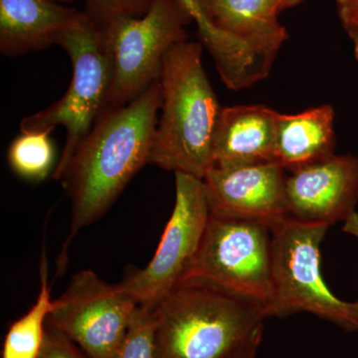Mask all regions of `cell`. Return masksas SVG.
Masks as SVG:
<instances>
[{
    "label": "cell",
    "instance_id": "6da1fadb",
    "mask_svg": "<svg viewBox=\"0 0 358 358\" xmlns=\"http://www.w3.org/2000/svg\"><path fill=\"white\" fill-rule=\"evenodd\" d=\"M162 92L155 82L133 102L99 115L58 180L72 204L69 236L58 273L64 270L67 246L82 228L102 217L141 167L148 164Z\"/></svg>",
    "mask_w": 358,
    "mask_h": 358
},
{
    "label": "cell",
    "instance_id": "7a4b0ae2",
    "mask_svg": "<svg viewBox=\"0 0 358 358\" xmlns=\"http://www.w3.org/2000/svg\"><path fill=\"white\" fill-rule=\"evenodd\" d=\"M202 45L180 42L162 59V115L148 164L203 179L214 166L213 141L222 108L202 63Z\"/></svg>",
    "mask_w": 358,
    "mask_h": 358
},
{
    "label": "cell",
    "instance_id": "3957f363",
    "mask_svg": "<svg viewBox=\"0 0 358 358\" xmlns=\"http://www.w3.org/2000/svg\"><path fill=\"white\" fill-rule=\"evenodd\" d=\"M152 306L157 358H237L262 341L263 308L214 289L179 285Z\"/></svg>",
    "mask_w": 358,
    "mask_h": 358
},
{
    "label": "cell",
    "instance_id": "277c9868",
    "mask_svg": "<svg viewBox=\"0 0 358 358\" xmlns=\"http://www.w3.org/2000/svg\"><path fill=\"white\" fill-rule=\"evenodd\" d=\"M272 230L251 221L212 217L179 285L205 287L263 308L273 301Z\"/></svg>",
    "mask_w": 358,
    "mask_h": 358
},
{
    "label": "cell",
    "instance_id": "5b68a950",
    "mask_svg": "<svg viewBox=\"0 0 358 358\" xmlns=\"http://www.w3.org/2000/svg\"><path fill=\"white\" fill-rule=\"evenodd\" d=\"M329 227L289 216L271 229L274 294L268 317L307 312L358 331V301L339 300L320 273V244Z\"/></svg>",
    "mask_w": 358,
    "mask_h": 358
},
{
    "label": "cell",
    "instance_id": "8992f818",
    "mask_svg": "<svg viewBox=\"0 0 358 358\" xmlns=\"http://www.w3.org/2000/svg\"><path fill=\"white\" fill-rule=\"evenodd\" d=\"M192 21L180 0H155L141 17L96 28L112 66L103 112L128 105L159 81L162 59L174 45L188 40L186 26Z\"/></svg>",
    "mask_w": 358,
    "mask_h": 358
},
{
    "label": "cell",
    "instance_id": "52a82bcc",
    "mask_svg": "<svg viewBox=\"0 0 358 358\" xmlns=\"http://www.w3.org/2000/svg\"><path fill=\"white\" fill-rule=\"evenodd\" d=\"M57 45L64 49L72 62L69 88L50 107L20 122L21 133H52L56 127H64V148L52 173L56 180L102 114L112 82V66L103 50L100 33L89 17L64 32Z\"/></svg>",
    "mask_w": 358,
    "mask_h": 358
},
{
    "label": "cell",
    "instance_id": "ba28073f",
    "mask_svg": "<svg viewBox=\"0 0 358 358\" xmlns=\"http://www.w3.org/2000/svg\"><path fill=\"white\" fill-rule=\"evenodd\" d=\"M138 303L121 285L103 282L91 270L73 275L53 301L48 322L91 358H117Z\"/></svg>",
    "mask_w": 358,
    "mask_h": 358
},
{
    "label": "cell",
    "instance_id": "9c48e42d",
    "mask_svg": "<svg viewBox=\"0 0 358 358\" xmlns=\"http://www.w3.org/2000/svg\"><path fill=\"white\" fill-rule=\"evenodd\" d=\"M176 174V204L154 257L147 267L129 275L121 287L138 305H154L178 286L210 219L203 180Z\"/></svg>",
    "mask_w": 358,
    "mask_h": 358
},
{
    "label": "cell",
    "instance_id": "30bf717a",
    "mask_svg": "<svg viewBox=\"0 0 358 358\" xmlns=\"http://www.w3.org/2000/svg\"><path fill=\"white\" fill-rule=\"evenodd\" d=\"M286 169L277 160L246 166H214L203 180L212 217L273 227L289 217Z\"/></svg>",
    "mask_w": 358,
    "mask_h": 358
},
{
    "label": "cell",
    "instance_id": "8fae6325",
    "mask_svg": "<svg viewBox=\"0 0 358 358\" xmlns=\"http://www.w3.org/2000/svg\"><path fill=\"white\" fill-rule=\"evenodd\" d=\"M289 173L286 195L291 217L331 226L345 222L355 211L358 157L334 154Z\"/></svg>",
    "mask_w": 358,
    "mask_h": 358
},
{
    "label": "cell",
    "instance_id": "7c38bea8",
    "mask_svg": "<svg viewBox=\"0 0 358 358\" xmlns=\"http://www.w3.org/2000/svg\"><path fill=\"white\" fill-rule=\"evenodd\" d=\"M87 17L53 0H0V52L16 57L43 50Z\"/></svg>",
    "mask_w": 358,
    "mask_h": 358
},
{
    "label": "cell",
    "instance_id": "4fadbf2b",
    "mask_svg": "<svg viewBox=\"0 0 358 358\" xmlns=\"http://www.w3.org/2000/svg\"><path fill=\"white\" fill-rule=\"evenodd\" d=\"M279 117L280 113L263 105L223 108L214 136V166H246L277 160Z\"/></svg>",
    "mask_w": 358,
    "mask_h": 358
},
{
    "label": "cell",
    "instance_id": "5bb4252c",
    "mask_svg": "<svg viewBox=\"0 0 358 358\" xmlns=\"http://www.w3.org/2000/svg\"><path fill=\"white\" fill-rule=\"evenodd\" d=\"M208 10L219 27L248 45L271 69L288 39L275 0H209Z\"/></svg>",
    "mask_w": 358,
    "mask_h": 358
},
{
    "label": "cell",
    "instance_id": "9a60e30c",
    "mask_svg": "<svg viewBox=\"0 0 358 358\" xmlns=\"http://www.w3.org/2000/svg\"><path fill=\"white\" fill-rule=\"evenodd\" d=\"M180 2L196 23L202 43L227 88L234 91L249 88L268 76L271 69L248 45L216 24L204 0Z\"/></svg>",
    "mask_w": 358,
    "mask_h": 358
},
{
    "label": "cell",
    "instance_id": "2e32d148",
    "mask_svg": "<svg viewBox=\"0 0 358 358\" xmlns=\"http://www.w3.org/2000/svg\"><path fill=\"white\" fill-rule=\"evenodd\" d=\"M334 110L322 105L293 115L280 114L275 159L293 171L334 155Z\"/></svg>",
    "mask_w": 358,
    "mask_h": 358
},
{
    "label": "cell",
    "instance_id": "e0dca14e",
    "mask_svg": "<svg viewBox=\"0 0 358 358\" xmlns=\"http://www.w3.org/2000/svg\"><path fill=\"white\" fill-rule=\"evenodd\" d=\"M53 301L47 277V264H41V286L38 298L33 307L20 319L15 320L4 338L1 358H37L45 338L46 322Z\"/></svg>",
    "mask_w": 358,
    "mask_h": 358
},
{
    "label": "cell",
    "instance_id": "ac0fdd59",
    "mask_svg": "<svg viewBox=\"0 0 358 358\" xmlns=\"http://www.w3.org/2000/svg\"><path fill=\"white\" fill-rule=\"evenodd\" d=\"M50 134L47 131L21 133L11 143L7 152L9 166L29 181L44 180L54 169L56 150Z\"/></svg>",
    "mask_w": 358,
    "mask_h": 358
},
{
    "label": "cell",
    "instance_id": "d6986e66",
    "mask_svg": "<svg viewBox=\"0 0 358 358\" xmlns=\"http://www.w3.org/2000/svg\"><path fill=\"white\" fill-rule=\"evenodd\" d=\"M117 358H157L152 306L138 305Z\"/></svg>",
    "mask_w": 358,
    "mask_h": 358
},
{
    "label": "cell",
    "instance_id": "ffe728a7",
    "mask_svg": "<svg viewBox=\"0 0 358 358\" xmlns=\"http://www.w3.org/2000/svg\"><path fill=\"white\" fill-rule=\"evenodd\" d=\"M155 0H83L85 11L96 28L121 18L141 17Z\"/></svg>",
    "mask_w": 358,
    "mask_h": 358
},
{
    "label": "cell",
    "instance_id": "44dd1931",
    "mask_svg": "<svg viewBox=\"0 0 358 358\" xmlns=\"http://www.w3.org/2000/svg\"><path fill=\"white\" fill-rule=\"evenodd\" d=\"M37 358H91L47 320L43 345Z\"/></svg>",
    "mask_w": 358,
    "mask_h": 358
},
{
    "label": "cell",
    "instance_id": "7402d4cb",
    "mask_svg": "<svg viewBox=\"0 0 358 358\" xmlns=\"http://www.w3.org/2000/svg\"><path fill=\"white\" fill-rule=\"evenodd\" d=\"M339 17L350 38L358 37V0H336Z\"/></svg>",
    "mask_w": 358,
    "mask_h": 358
},
{
    "label": "cell",
    "instance_id": "603a6c76",
    "mask_svg": "<svg viewBox=\"0 0 358 358\" xmlns=\"http://www.w3.org/2000/svg\"><path fill=\"white\" fill-rule=\"evenodd\" d=\"M343 230L352 236L358 238V213L357 211L350 214V217L346 219L343 224Z\"/></svg>",
    "mask_w": 358,
    "mask_h": 358
},
{
    "label": "cell",
    "instance_id": "cb8c5ba5",
    "mask_svg": "<svg viewBox=\"0 0 358 358\" xmlns=\"http://www.w3.org/2000/svg\"><path fill=\"white\" fill-rule=\"evenodd\" d=\"M303 0H275V6H277L278 13H281L284 9L289 8L301 3Z\"/></svg>",
    "mask_w": 358,
    "mask_h": 358
},
{
    "label": "cell",
    "instance_id": "d4e9b609",
    "mask_svg": "<svg viewBox=\"0 0 358 358\" xmlns=\"http://www.w3.org/2000/svg\"><path fill=\"white\" fill-rule=\"evenodd\" d=\"M260 343L261 341H257V343L250 345L249 348H247L237 358H255Z\"/></svg>",
    "mask_w": 358,
    "mask_h": 358
},
{
    "label": "cell",
    "instance_id": "484cf974",
    "mask_svg": "<svg viewBox=\"0 0 358 358\" xmlns=\"http://www.w3.org/2000/svg\"><path fill=\"white\" fill-rule=\"evenodd\" d=\"M353 46H355V58L358 61V37L357 38L352 39Z\"/></svg>",
    "mask_w": 358,
    "mask_h": 358
},
{
    "label": "cell",
    "instance_id": "4316f807",
    "mask_svg": "<svg viewBox=\"0 0 358 358\" xmlns=\"http://www.w3.org/2000/svg\"><path fill=\"white\" fill-rule=\"evenodd\" d=\"M53 1L59 2V3L62 4H69L72 3V2L74 1V0H53Z\"/></svg>",
    "mask_w": 358,
    "mask_h": 358
},
{
    "label": "cell",
    "instance_id": "83f0119b",
    "mask_svg": "<svg viewBox=\"0 0 358 358\" xmlns=\"http://www.w3.org/2000/svg\"><path fill=\"white\" fill-rule=\"evenodd\" d=\"M204 2H205V4H206L207 8H208L209 0H204Z\"/></svg>",
    "mask_w": 358,
    "mask_h": 358
}]
</instances>
